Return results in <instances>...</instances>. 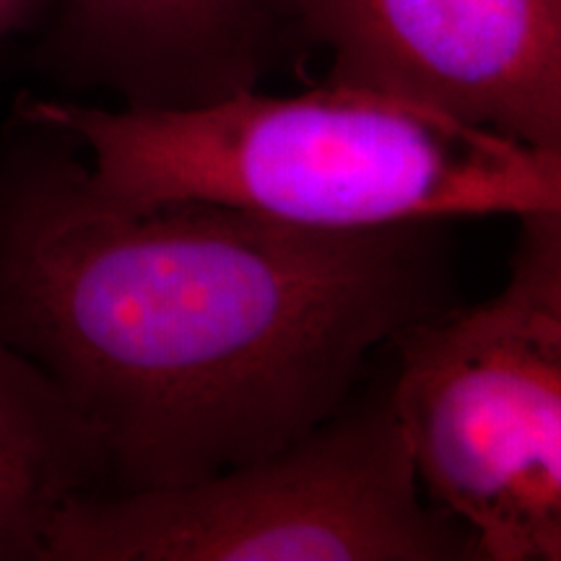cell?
<instances>
[{
  "label": "cell",
  "mask_w": 561,
  "mask_h": 561,
  "mask_svg": "<svg viewBox=\"0 0 561 561\" xmlns=\"http://www.w3.org/2000/svg\"><path fill=\"white\" fill-rule=\"evenodd\" d=\"M11 110L66 130L121 208L201 201L341 231L561 216L559 151L343 83L182 110L21 91Z\"/></svg>",
  "instance_id": "2"
},
{
  "label": "cell",
  "mask_w": 561,
  "mask_h": 561,
  "mask_svg": "<svg viewBox=\"0 0 561 561\" xmlns=\"http://www.w3.org/2000/svg\"><path fill=\"white\" fill-rule=\"evenodd\" d=\"M450 224L318 229L121 208L66 130L0 128V339L100 442L107 489H174L335 416L385 343L450 310Z\"/></svg>",
  "instance_id": "1"
},
{
  "label": "cell",
  "mask_w": 561,
  "mask_h": 561,
  "mask_svg": "<svg viewBox=\"0 0 561 561\" xmlns=\"http://www.w3.org/2000/svg\"><path fill=\"white\" fill-rule=\"evenodd\" d=\"M286 32L284 0H55L30 68L73 100L201 107L261 89Z\"/></svg>",
  "instance_id": "6"
},
{
  "label": "cell",
  "mask_w": 561,
  "mask_h": 561,
  "mask_svg": "<svg viewBox=\"0 0 561 561\" xmlns=\"http://www.w3.org/2000/svg\"><path fill=\"white\" fill-rule=\"evenodd\" d=\"M42 0H0V47L37 24Z\"/></svg>",
  "instance_id": "9"
},
{
  "label": "cell",
  "mask_w": 561,
  "mask_h": 561,
  "mask_svg": "<svg viewBox=\"0 0 561 561\" xmlns=\"http://www.w3.org/2000/svg\"><path fill=\"white\" fill-rule=\"evenodd\" d=\"M517 224L520 231L502 297L561 335V216H525Z\"/></svg>",
  "instance_id": "8"
},
{
  "label": "cell",
  "mask_w": 561,
  "mask_h": 561,
  "mask_svg": "<svg viewBox=\"0 0 561 561\" xmlns=\"http://www.w3.org/2000/svg\"><path fill=\"white\" fill-rule=\"evenodd\" d=\"M104 489L100 442L53 382L0 339V561H42L55 515Z\"/></svg>",
  "instance_id": "7"
},
{
  "label": "cell",
  "mask_w": 561,
  "mask_h": 561,
  "mask_svg": "<svg viewBox=\"0 0 561 561\" xmlns=\"http://www.w3.org/2000/svg\"><path fill=\"white\" fill-rule=\"evenodd\" d=\"M396 346L388 396L426 500L483 561H561V335L500 294Z\"/></svg>",
  "instance_id": "4"
},
{
  "label": "cell",
  "mask_w": 561,
  "mask_h": 561,
  "mask_svg": "<svg viewBox=\"0 0 561 561\" xmlns=\"http://www.w3.org/2000/svg\"><path fill=\"white\" fill-rule=\"evenodd\" d=\"M466 530L426 500L388 390L248 466L174 489L68 502L42 561H460Z\"/></svg>",
  "instance_id": "3"
},
{
  "label": "cell",
  "mask_w": 561,
  "mask_h": 561,
  "mask_svg": "<svg viewBox=\"0 0 561 561\" xmlns=\"http://www.w3.org/2000/svg\"><path fill=\"white\" fill-rule=\"evenodd\" d=\"M328 81L561 153V0H284Z\"/></svg>",
  "instance_id": "5"
}]
</instances>
